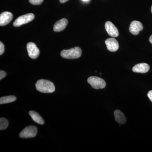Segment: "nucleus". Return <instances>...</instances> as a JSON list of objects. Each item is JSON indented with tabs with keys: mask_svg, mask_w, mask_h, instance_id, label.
<instances>
[{
	"mask_svg": "<svg viewBox=\"0 0 152 152\" xmlns=\"http://www.w3.org/2000/svg\"><path fill=\"white\" fill-rule=\"evenodd\" d=\"M150 69V66L146 63L137 64L133 67L132 71L134 72L145 73Z\"/></svg>",
	"mask_w": 152,
	"mask_h": 152,
	"instance_id": "9b49d317",
	"label": "nucleus"
},
{
	"mask_svg": "<svg viewBox=\"0 0 152 152\" xmlns=\"http://www.w3.org/2000/svg\"><path fill=\"white\" fill-rule=\"evenodd\" d=\"M151 12L152 13V5L151 7Z\"/></svg>",
	"mask_w": 152,
	"mask_h": 152,
	"instance_id": "b1692460",
	"label": "nucleus"
},
{
	"mask_svg": "<svg viewBox=\"0 0 152 152\" xmlns=\"http://www.w3.org/2000/svg\"><path fill=\"white\" fill-rule=\"evenodd\" d=\"M88 83L93 88L96 89L104 88L106 86V83L103 79L97 77L91 76L88 79Z\"/></svg>",
	"mask_w": 152,
	"mask_h": 152,
	"instance_id": "7ed1b4c3",
	"label": "nucleus"
},
{
	"mask_svg": "<svg viewBox=\"0 0 152 152\" xmlns=\"http://www.w3.org/2000/svg\"><path fill=\"white\" fill-rule=\"evenodd\" d=\"M114 114L115 119L118 124H124L126 122V118L122 112L119 110H117L115 111Z\"/></svg>",
	"mask_w": 152,
	"mask_h": 152,
	"instance_id": "ddd939ff",
	"label": "nucleus"
},
{
	"mask_svg": "<svg viewBox=\"0 0 152 152\" xmlns=\"http://www.w3.org/2000/svg\"><path fill=\"white\" fill-rule=\"evenodd\" d=\"M37 134V129L34 126H28L25 128L20 133V137L22 138H34Z\"/></svg>",
	"mask_w": 152,
	"mask_h": 152,
	"instance_id": "20e7f679",
	"label": "nucleus"
},
{
	"mask_svg": "<svg viewBox=\"0 0 152 152\" xmlns=\"http://www.w3.org/2000/svg\"><path fill=\"white\" fill-rule=\"evenodd\" d=\"M148 96L152 102V90L148 92Z\"/></svg>",
	"mask_w": 152,
	"mask_h": 152,
	"instance_id": "aec40b11",
	"label": "nucleus"
},
{
	"mask_svg": "<svg viewBox=\"0 0 152 152\" xmlns=\"http://www.w3.org/2000/svg\"><path fill=\"white\" fill-rule=\"evenodd\" d=\"M34 15L33 14L29 13L23 15L18 17L14 22V26L18 27L22 25L28 23L32 21L34 18Z\"/></svg>",
	"mask_w": 152,
	"mask_h": 152,
	"instance_id": "39448f33",
	"label": "nucleus"
},
{
	"mask_svg": "<svg viewBox=\"0 0 152 152\" xmlns=\"http://www.w3.org/2000/svg\"><path fill=\"white\" fill-rule=\"evenodd\" d=\"M81 49L79 47H75L69 50H63L61 52V56L63 58L68 59L78 58L81 56Z\"/></svg>",
	"mask_w": 152,
	"mask_h": 152,
	"instance_id": "f03ea898",
	"label": "nucleus"
},
{
	"mask_svg": "<svg viewBox=\"0 0 152 152\" xmlns=\"http://www.w3.org/2000/svg\"><path fill=\"white\" fill-rule=\"evenodd\" d=\"M143 29V26L141 22L133 21L130 25L129 31L134 35L138 34Z\"/></svg>",
	"mask_w": 152,
	"mask_h": 152,
	"instance_id": "6e6552de",
	"label": "nucleus"
},
{
	"mask_svg": "<svg viewBox=\"0 0 152 152\" xmlns=\"http://www.w3.org/2000/svg\"><path fill=\"white\" fill-rule=\"evenodd\" d=\"M37 90L43 93H52L55 91L53 83L46 80H39L36 84Z\"/></svg>",
	"mask_w": 152,
	"mask_h": 152,
	"instance_id": "f257e3e1",
	"label": "nucleus"
},
{
	"mask_svg": "<svg viewBox=\"0 0 152 152\" xmlns=\"http://www.w3.org/2000/svg\"><path fill=\"white\" fill-rule=\"evenodd\" d=\"M13 15L9 12H3L0 15V26H1L8 24L12 20Z\"/></svg>",
	"mask_w": 152,
	"mask_h": 152,
	"instance_id": "9d476101",
	"label": "nucleus"
},
{
	"mask_svg": "<svg viewBox=\"0 0 152 152\" xmlns=\"http://www.w3.org/2000/svg\"><path fill=\"white\" fill-rule=\"evenodd\" d=\"M9 126L8 121L5 118L0 119V129L1 130L5 129Z\"/></svg>",
	"mask_w": 152,
	"mask_h": 152,
	"instance_id": "dca6fc26",
	"label": "nucleus"
},
{
	"mask_svg": "<svg viewBox=\"0 0 152 152\" xmlns=\"http://www.w3.org/2000/svg\"><path fill=\"white\" fill-rule=\"evenodd\" d=\"M44 0H29L30 3L34 5H40Z\"/></svg>",
	"mask_w": 152,
	"mask_h": 152,
	"instance_id": "f3484780",
	"label": "nucleus"
},
{
	"mask_svg": "<svg viewBox=\"0 0 152 152\" xmlns=\"http://www.w3.org/2000/svg\"><path fill=\"white\" fill-rule=\"evenodd\" d=\"M149 41L150 42H151V43L152 44V35L151 36V37H150L149 38Z\"/></svg>",
	"mask_w": 152,
	"mask_h": 152,
	"instance_id": "4be33fe9",
	"label": "nucleus"
},
{
	"mask_svg": "<svg viewBox=\"0 0 152 152\" xmlns=\"http://www.w3.org/2000/svg\"><path fill=\"white\" fill-rule=\"evenodd\" d=\"M107 48L110 52H116L119 48V44L115 38H109L105 42Z\"/></svg>",
	"mask_w": 152,
	"mask_h": 152,
	"instance_id": "1a4fd4ad",
	"label": "nucleus"
},
{
	"mask_svg": "<svg viewBox=\"0 0 152 152\" xmlns=\"http://www.w3.org/2000/svg\"><path fill=\"white\" fill-rule=\"evenodd\" d=\"M82 1H83L85 2H88L90 0H82Z\"/></svg>",
	"mask_w": 152,
	"mask_h": 152,
	"instance_id": "5701e85b",
	"label": "nucleus"
},
{
	"mask_svg": "<svg viewBox=\"0 0 152 152\" xmlns=\"http://www.w3.org/2000/svg\"><path fill=\"white\" fill-rule=\"evenodd\" d=\"M69 0H60V2L61 3H64L67 1Z\"/></svg>",
	"mask_w": 152,
	"mask_h": 152,
	"instance_id": "412c9836",
	"label": "nucleus"
},
{
	"mask_svg": "<svg viewBox=\"0 0 152 152\" xmlns=\"http://www.w3.org/2000/svg\"><path fill=\"white\" fill-rule=\"evenodd\" d=\"M29 114L35 122L40 125H43L45 124V122L42 118L37 112L31 111Z\"/></svg>",
	"mask_w": 152,
	"mask_h": 152,
	"instance_id": "4468645a",
	"label": "nucleus"
},
{
	"mask_svg": "<svg viewBox=\"0 0 152 152\" xmlns=\"http://www.w3.org/2000/svg\"><path fill=\"white\" fill-rule=\"evenodd\" d=\"M28 54L29 56L32 59H36L39 55V50L35 44L33 42H29L27 45Z\"/></svg>",
	"mask_w": 152,
	"mask_h": 152,
	"instance_id": "423d86ee",
	"label": "nucleus"
},
{
	"mask_svg": "<svg viewBox=\"0 0 152 152\" xmlns=\"http://www.w3.org/2000/svg\"><path fill=\"white\" fill-rule=\"evenodd\" d=\"M16 100V97L14 96H7L2 97L0 99V104L10 103L15 102Z\"/></svg>",
	"mask_w": 152,
	"mask_h": 152,
	"instance_id": "2eb2a0df",
	"label": "nucleus"
},
{
	"mask_svg": "<svg viewBox=\"0 0 152 152\" xmlns=\"http://www.w3.org/2000/svg\"><path fill=\"white\" fill-rule=\"evenodd\" d=\"M105 28L107 33L111 37H116L119 36V32L118 29L112 22H106L105 24Z\"/></svg>",
	"mask_w": 152,
	"mask_h": 152,
	"instance_id": "0eeeda50",
	"label": "nucleus"
},
{
	"mask_svg": "<svg viewBox=\"0 0 152 152\" xmlns=\"http://www.w3.org/2000/svg\"><path fill=\"white\" fill-rule=\"evenodd\" d=\"M6 75H7V74L5 72L1 70L0 71V80H1L2 79L4 78Z\"/></svg>",
	"mask_w": 152,
	"mask_h": 152,
	"instance_id": "6ab92c4d",
	"label": "nucleus"
},
{
	"mask_svg": "<svg viewBox=\"0 0 152 152\" xmlns=\"http://www.w3.org/2000/svg\"><path fill=\"white\" fill-rule=\"evenodd\" d=\"M68 24V20L66 18L61 19L55 23L53 30L55 32H60L64 30Z\"/></svg>",
	"mask_w": 152,
	"mask_h": 152,
	"instance_id": "f8f14e48",
	"label": "nucleus"
},
{
	"mask_svg": "<svg viewBox=\"0 0 152 152\" xmlns=\"http://www.w3.org/2000/svg\"><path fill=\"white\" fill-rule=\"evenodd\" d=\"M5 48L4 44L1 42H0V55H2L4 52Z\"/></svg>",
	"mask_w": 152,
	"mask_h": 152,
	"instance_id": "a211bd4d",
	"label": "nucleus"
}]
</instances>
